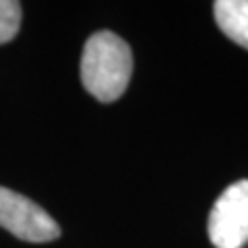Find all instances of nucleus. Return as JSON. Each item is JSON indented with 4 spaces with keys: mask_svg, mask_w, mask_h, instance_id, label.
<instances>
[{
    "mask_svg": "<svg viewBox=\"0 0 248 248\" xmlns=\"http://www.w3.org/2000/svg\"><path fill=\"white\" fill-rule=\"evenodd\" d=\"M133 75V52L112 31L93 33L83 48L81 81L97 102L112 104L126 91Z\"/></svg>",
    "mask_w": 248,
    "mask_h": 248,
    "instance_id": "f257e3e1",
    "label": "nucleus"
},
{
    "mask_svg": "<svg viewBox=\"0 0 248 248\" xmlns=\"http://www.w3.org/2000/svg\"><path fill=\"white\" fill-rule=\"evenodd\" d=\"M0 228L23 242H52L60 236L56 219L31 199L0 186Z\"/></svg>",
    "mask_w": 248,
    "mask_h": 248,
    "instance_id": "f03ea898",
    "label": "nucleus"
},
{
    "mask_svg": "<svg viewBox=\"0 0 248 248\" xmlns=\"http://www.w3.org/2000/svg\"><path fill=\"white\" fill-rule=\"evenodd\" d=\"M213 13L223 33L248 50V0H217Z\"/></svg>",
    "mask_w": 248,
    "mask_h": 248,
    "instance_id": "20e7f679",
    "label": "nucleus"
},
{
    "mask_svg": "<svg viewBox=\"0 0 248 248\" xmlns=\"http://www.w3.org/2000/svg\"><path fill=\"white\" fill-rule=\"evenodd\" d=\"M21 27V4L15 0H0V44L11 42Z\"/></svg>",
    "mask_w": 248,
    "mask_h": 248,
    "instance_id": "39448f33",
    "label": "nucleus"
},
{
    "mask_svg": "<svg viewBox=\"0 0 248 248\" xmlns=\"http://www.w3.org/2000/svg\"><path fill=\"white\" fill-rule=\"evenodd\" d=\"M207 232L215 248H242L248 242V180L221 192L209 213Z\"/></svg>",
    "mask_w": 248,
    "mask_h": 248,
    "instance_id": "7ed1b4c3",
    "label": "nucleus"
}]
</instances>
